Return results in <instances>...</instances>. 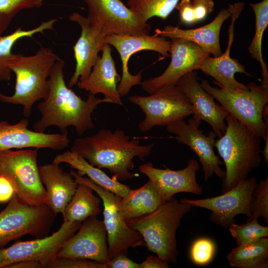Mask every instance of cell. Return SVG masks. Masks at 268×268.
Returning a JSON list of instances; mask_svg holds the SVG:
<instances>
[{
    "label": "cell",
    "instance_id": "6da1fadb",
    "mask_svg": "<svg viewBox=\"0 0 268 268\" xmlns=\"http://www.w3.org/2000/svg\"><path fill=\"white\" fill-rule=\"evenodd\" d=\"M65 65L60 59L52 67L48 78V95L37 105L41 118L33 129L44 133L48 127L56 126L63 133L68 132V127H73L77 134L81 135L94 128L91 115L98 105L112 102L90 92L86 100L82 99L67 86L63 72Z\"/></svg>",
    "mask_w": 268,
    "mask_h": 268
},
{
    "label": "cell",
    "instance_id": "7a4b0ae2",
    "mask_svg": "<svg viewBox=\"0 0 268 268\" xmlns=\"http://www.w3.org/2000/svg\"><path fill=\"white\" fill-rule=\"evenodd\" d=\"M154 143L141 145L136 138L130 139L122 130L112 132L102 129L94 134L76 138L70 151L85 159L98 168H106L118 180L132 179L134 167L133 159L138 157L144 161Z\"/></svg>",
    "mask_w": 268,
    "mask_h": 268
},
{
    "label": "cell",
    "instance_id": "3957f363",
    "mask_svg": "<svg viewBox=\"0 0 268 268\" xmlns=\"http://www.w3.org/2000/svg\"><path fill=\"white\" fill-rule=\"evenodd\" d=\"M60 58L48 48H41L33 55L12 54L8 66L15 75L14 93H0V101L23 106V115L29 117L34 104L45 99L49 93L48 78L55 63Z\"/></svg>",
    "mask_w": 268,
    "mask_h": 268
},
{
    "label": "cell",
    "instance_id": "277c9868",
    "mask_svg": "<svg viewBox=\"0 0 268 268\" xmlns=\"http://www.w3.org/2000/svg\"><path fill=\"white\" fill-rule=\"evenodd\" d=\"M225 122V132L214 144L225 166L222 193L248 178L262 161V138L229 114Z\"/></svg>",
    "mask_w": 268,
    "mask_h": 268
},
{
    "label": "cell",
    "instance_id": "5b68a950",
    "mask_svg": "<svg viewBox=\"0 0 268 268\" xmlns=\"http://www.w3.org/2000/svg\"><path fill=\"white\" fill-rule=\"evenodd\" d=\"M192 207L172 198L153 212L126 221L140 234L149 251L168 263H175L178 256L176 231L182 218Z\"/></svg>",
    "mask_w": 268,
    "mask_h": 268
},
{
    "label": "cell",
    "instance_id": "8992f818",
    "mask_svg": "<svg viewBox=\"0 0 268 268\" xmlns=\"http://www.w3.org/2000/svg\"><path fill=\"white\" fill-rule=\"evenodd\" d=\"M201 86L216 99L229 114L250 131L265 139L268 135V123H265L263 109L268 104V91L254 82H250L248 90L219 88L210 85L204 79Z\"/></svg>",
    "mask_w": 268,
    "mask_h": 268
},
{
    "label": "cell",
    "instance_id": "52a82bcc",
    "mask_svg": "<svg viewBox=\"0 0 268 268\" xmlns=\"http://www.w3.org/2000/svg\"><path fill=\"white\" fill-rule=\"evenodd\" d=\"M56 215L46 204H29L15 193L0 212V248L24 235L48 236Z\"/></svg>",
    "mask_w": 268,
    "mask_h": 268
},
{
    "label": "cell",
    "instance_id": "ba28073f",
    "mask_svg": "<svg viewBox=\"0 0 268 268\" xmlns=\"http://www.w3.org/2000/svg\"><path fill=\"white\" fill-rule=\"evenodd\" d=\"M37 148L0 151V176L11 183L15 193L31 204H46L47 194L40 176Z\"/></svg>",
    "mask_w": 268,
    "mask_h": 268
},
{
    "label": "cell",
    "instance_id": "9c48e42d",
    "mask_svg": "<svg viewBox=\"0 0 268 268\" xmlns=\"http://www.w3.org/2000/svg\"><path fill=\"white\" fill-rule=\"evenodd\" d=\"M75 181L90 188L100 198L103 205V222L106 230L110 259L120 254L127 255L130 248L144 246L142 236L127 224L121 211V197L97 185L77 171H70Z\"/></svg>",
    "mask_w": 268,
    "mask_h": 268
},
{
    "label": "cell",
    "instance_id": "30bf717a",
    "mask_svg": "<svg viewBox=\"0 0 268 268\" xmlns=\"http://www.w3.org/2000/svg\"><path fill=\"white\" fill-rule=\"evenodd\" d=\"M129 100L145 114L138 125L144 133L156 126H166L184 120L194 113L190 102L177 85L149 96H131Z\"/></svg>",
    "mask_w": 268,
    "mask_h": 268
},
{
    "label": "cell",
    "instance_id": "8fae6325",
    "mask_svg": "<svg viewBox=\"0 0 268 268\" xmlns=\"http://www.w3.org/2000/svg\"><path fill=\"white\" fill-rule=\"evenodd\" d=\"M82 222L64 221L59 229L46 237L17 241L7 248H0V268L23 261H36L44 268L56 257L61 245L78 230Z\"/></svg>",
    "mask_w": 268,
    "mask_h": 268
},
{
    "label": "cell",
    "instance_id": "7c38bea8",
    "mask_svg": "<svg viewBox=\"0 0 268 268\" xmlns=\"http://www.w3.org/2000/svg\"><path fill=\"white\" fill-rule=\"evenodd\" d=\"M257 183V178H248L220 196L198 200L184 198L180 201L192 207L209 210L210 220L228 228L235 223V217L238 215H245L248 220L251 218L252 194Z\"/></svg>",
    "mask_w": 268,
    "mask_h": 268
},
{
    "label": "cell",
    "instance_id": "4fadbf2b",
    "mask_svg": "<svg viewBox=\"0 0 268 268\" xmlns=\"http://www.w3.org/2000/svg\"><path fill=\"white\" fill-rule=\"evenodd\" d=\"M88 6L87 18L108 35H148L150 25L121 0H83Z\"/></svg>",
    "mask_w": 268,
    "mask_h": 268
},
{
    "label": "cell",
    "instance_id": "5bb4252c",
    "mask_svg": "<svg viewBox=\"0 0 268 268\" xmlns=\"http://www.w3.org/2000/svg\"><path fill=\"white\" fill-rule=\"evenodd\" d=\"M171 39V60L167 68L160 75L141 82L142 89L150 95L176 86L182 76L198 69L201 62L210 55L192 42L182 38Z\"/></svg>",
    "mask_w": 268,
    "mask_h": 268
},
{
    "label": "cell",
    "instance_id": "9a60e30c",
    "mask_svg": "<svg viewBox=\"0 0 268 268\" xmlns=\"http://www.w3.org/2000/svg\"><path fill=\"white\" fill-rule=\"evenodd\" d=\"M170 41L154 35L134 36L130 34H111L106 36L105 43L113 46L119 53L122 62V75L117 89L121 97L127 95L132 88L141 82V72L132 74L129 70L128 62L130 57L141 51L156 52L164 57L170 56Z\"/></svg>",
    "mask_w": 268,
    "mask_h": 268
},
{
    "label": "cell",
    "instance_id": "2e32d148",
    "mask_svg": "<svg viewBox=\"0 0 268 268\" xmlns=\"http://www.w3.org/2000/svg\"><path fill=\"white\" fill-rule=\"evenodd\" d=\"M77 231L63 243L56 258L85 259L107 264L111 259L103 221L97 216L89 217Z\"/></svg>",
    "mask_w": 268,
    "mask_h": 268
},
{
    "label": "cell",
    "instance_id": "e0dca14e",
    "mask_svg": "<svg viewBox=\"0 0 268 268\" xmlns=\"http://www.w3.org/2000/svg\"><path fill=\"white\" fill-rule=\"evenodd\" d=\"M201 121L192 117L187 123L184 120L166 126L167 131L174 134V139L190 147L199 157L204 173V179L207 181L215 174L223 179L225 172L220 165L223 162L214 151L216 135L210 131L206 135L199 127Z\"/></svg>",
    "mask_w": 268,
    "mask_h": 268
},
{
    "label": "cell",
    "instance_id": "ac0fdd59",
    "mask_svg": "<svg viewBox=\"0 0 268 268\" xmlns=\"http://www.w3.org/2000/svg\"><path fill=\"white\" fill-rule=\"evenodd\" d=\"M68 18L78 23L81 28L80 35L73 47L76 64L74 72L68 83V87H71L79 80L88 76L100 57L98 54L103 49L108 34L77 12L72 13Z\"/></svg>",
    "mask_w": 268,
    "mask_h": 268
},
{
    "label": "cell",
    "instance_id": "d6986e66",
    "mask_svg": "<svg viewBox=\"0 0 268 268\" xmlns=\"http://www.w3.org/2000/svg\"><path fill=\"white\" fill-rule=\"evenodd\" d=\"M200 169L198 161L194 158L188 161L185 168L179 170L157 168L151 162L139 167V171L148 178L164 202L179 193L201 195L203 189L196 179V173Z\"/></svg>",
    "mask_w": 268,
    "mask_h": 268
},
{
    "label": "cell",
    "instance_id": "ffe728a7",
    "mask_svg": "<svg viewBox=\"0 0 268 268\" xmlns=\"http://www.w3.org/2000/svg\"><path fill=\"white\" fill-rule=\"evenodd\" d=\"M28 126L26 118L14 124L0 121V151L29 148L61 150L67 147L70 142L68 132L46 134L31 130Z\"/></svg>",
    "mask_w": 268,
    "mask_h": 268
},
{
    "label": "cell",
    "instance_id": "44dd1931",
    "mask_svg": "<svg viewBox=\"0 0 268 268\" xmlns=\"http://www.w3.org/2000/svg\"><path fill=\"white\" fill-rule=\"evenodd\" d=\"M198 79L197 73L193 70L182 76L177 86L192 104L193 117L207 123L219 138L225 132V119L229 113L222 106L215 103L214 97L201 86Z\"/></svg>",
    "mask_w": 268,
    "mask_h": 268
},
{
    "label": "cell",
    "instance_id": "7402d4cb",
    "mask_svg": "<svg viewBox=\"0 0 268 268\" xmlns=\"http://www.w3.org/2000/svg\"><path fill=\"white\" fill-rule=\"evenodd\" d=\"M231 23L228 30V42L225 52L218 57L207 56L201 62L198 69L214 79L215 81L213 82L216 85L229 89L248 90V86L237 81L235 74L238 72L249 76L252 75L238 61L230 56L234 37V23L243 10L244 4L237 2L231 4Z\"/></svg>",
    "mask_w": 268,
    "mask_h": 268
},
{
    "label": "cell",
    "instance_id": "603a6c76",
    "mask_svg": "<svg viewBox=\"0 0 268 268\" xmlns=\"http://www.w3.org/2000/svg\"><path fill=\"white\" fill-rule=\"evenodd\" d=\"M111 46L105 43L99 57L88 76L79 80L77 85L80 89L85 90L93 95L102 93L104 98L112 103L122 105L121 97L117 89L121 76L118 73L114 60L112 56Z\"/></svg>",
    "mask_w": 268,
    "mask_h": 268
},
{
    "label": "cell",
    "instance_id": "cb8c5ba5",
    "mask_svg": "<svg viewBox=\"0 0 268 268\" xmlns=\"http://www.w3.org/2000/svg\"><path fill=\"white\" fill-rule=\"evenodd\" d=\"M231 4L227 8L222 9L210 23L201 27L192 29H182L178 27L167 25L162 29L157 28L155 34L164 38H182L199 46L209 55L218 57L222 55L219 36L224 22L230 17Z\"/></svg>",
    "mask_w": 268,
    "mask_h": 268
},
{
    "label": "cell",
    "instance_id": "d4e9b609",
    "mask_svg": "<svg viewBox=\"0 0 268 268\" xmlns=\"http://www.w3.org/2000/svg\"><path fill=\"white\" fill-rule=\"evenodd\" d=\"M54 162L39 166L41 181L47 194L46 204L56 215L63 213L78 184L69 172H65Z\"/></svg>",
    "mask_w": 268,
    "mask_h": 268
},
{
    "label": "cell",
    "instance_id": "484cf974",
    "mask_svg": "<svg viewBox=\"0 0 268 268\" xmlns=\"http://www.w3.org/2000/svg\"><path fill=\"white\" fill-rule=\"evenodd\" d=\"M53 162L60 164L66 163L73 169L77 170L80 174H85L97 185L123 198L131 190L129 186L120 182L116 178L110 177L100 168L88 163L80 155L70 150L57 155Z\"/></svg>",
    "mask_w": 268,
    "mask_h": 268
},
{
    "label": "cell",
    "instance_id": "4316f807",
    "mask_svg": "<svg viewBox=\"0 0 268 268\" xmlns=\"http://www.w3.org/2000/svg\"><path fill=\"white\" fill-rule=\"evenodd\" d=\"M164 202L150 181L138 189L132 190L120 201L121 211L125 220L149 214Z\"/></svg>",
    "mask_w": 268,
    "mask_h": 268
},
{
    "label": "cell",
    "instance_id": "83f0119b",
    "mask_svg": "<svg viewBox=\"0 0 268 268\" xmlns=\"http://www.w3.org/2000/svg\"><path fill=\"white\" fill-rule=\"evenodd\" d=\"M62 214L64 221L82 222L91 216L101 213V199L94 195L89 187L79 184Z\"/></svg>",
    "mask_w": 268,
    "mask_h": 268
},
{
    "label": "cell",
    "instance_id": "f1b7e54d",
    "mask_svg": "<svg viewBox=\"0 0 268 268\" xmlns=\"http://www.w3.org/2000/svg\"><path fill=\"white\" fill-rule=\"evenodd\" d=\"M229 264L237 268L268 267V238L238 245L227 255Z\"/></svg>",
    "mask_w": 268,
    "mask_h": 268
},
{
    "label": "cell",
    "instance_id": "f546056e",
    "mask_svg": "<svg viewBox=\"0 0 268 268\" xmlns=\"http://www.w3.org/2000/svg\"><path fill=\"white\" fill-rule=\"evenodd\" d=\"M255 16V33L248 47L251 57L258 61L262 68V80L261 86L268 91V70L262 55V39L264 32L268 25V0L257 3H250Z\"/></svg>",
    "mask_w": 268,
    "mask_h": 268
},
{
    "label": "cell",
    "instance_id": "4dcf8cb0",
    "mask_svg": "<svg viewBox=\"0 0 268 268\" xmlns=\"http://www.w3.org/2000/svg\"><path fill=\"white\" fill-rule=\"evenodd\" d=\"M58 19L53 18L42 22L39 26L30 30H23L20 27L14 32L5 36L0 34V81H9L12 71L8 66V61L12 53L11 50L15 43L25 37H32L38 33L47 30H54L53 26Z\"/></svg>",
    "mask_w": 268,
    "mask_h": 268
},
{
    "label": "cell",
    "instance_id": "1f68e13d",
    "mask_svg": "<svg viewBox=\"0 0 268 268\" xmlns=\"http://www.w3.org/2000/svg\"><path fill=\"white\" fill-rule=\"evenodd\" d=\"M180 0H128V6L144 21L154 17L166 19Z\"/></svg>",
    "mask_w": 268,
    "mask_h": 268
},
{
    "label": "cell",
    "instance_id": "d6a6232c",
    "mask_svg": "<svg viewBox=\"0 0 268 268\" xmlns=\"http://www.w3.org/2000/svg\"><path fill=\"white\" fill-rule=\"evenodd\" d=\"M213 0H180L175 7L182 23L193 24L204 19L213 9Z\"/></svg>",
    "mask_w": 268,
    "mask_h": 268
},
{
    "label": "cell",
    "instance_id": "836d02e7",
    "mask_svg": "<svg viewBox=\"0 0 268 268\" xmlns=\"http://www.w3.org/2000/svg\"><path fill=\"white\" fill-rule=\"evenodd\" d=\"M257 219H252L240 225L234 223L228 227L230 234L236 240L237 246L268 237V227L261 225Z\"/></svg>",
    "mask_w": 268,
    "mask_h": 268
},
{
    "label": "cell",
    "instance_id": "e575fe53",
    "mask_svg": "<svg viewBox=\"0 0 268 268\" xmlns=\"http://www.w3.org/2000/svg\"><path fill=\"white\" fill-rule=\"evenodd\" d=\"M251 217L248 220L262 217L268 223V177L257 183L253 191L251 204Z\"/></svg>",
    "mask_w": 268,
    "mask_h": 268
},
{
    "label": "cell",
    "instance_id": "d590c367",
    "mask_svg": "<svg viewBox=\"0 0 268 268\" xmlns=\"http://www.w3.org/2000/svg\"><path fill=\"white\" fill-rule=\"evenodd\" d=\"M34 7L37 5L30 0H0V34L8 28L18 12Z\"/></svg>",
    "mask_w": 268,
    "mask_h": 268
},
{
    "label": "cell",
    "instance_id": "8d00e7d4",
    "mask_svg": "<svg viewBox=\"0 0 268 268\" xmlns=\"http://www.w3.org/2000/svg\"><path fill=\"white\" fill-rule=\"evenodd\" d=\"M215 252V245L212 240L201 238L193 243L190 249V257L195 264L205 266L212 261Z\"/></svg>",
    "mask_w": 268,
    "mask_h": 268
},
{
    "label": "cell",
    "instance_id": "74e56055",
    "mask_svg": "<svg viewBox=\"0 0 268 268\" xmlns=\"http://www.w3.org/2000/svg\"><path fill=\"white\" fill-rule=\"evenodd\" d=\"M48 268H108L106 264L81 258H56L47 266Z\"/></svg>",
    "mask_w": 268,
    "mask_h": 268
},
{
    "label": "cell",
    "instance_id": "f35d334b",
    "mask_svg": "<svg viewBox=\"0 0 268 268\" xmlns=\"http://www.w3.org/2000/svg\"><path fill=\"white\" fill-rule=\"evenodd\" d=\"M108 268H139V264L134 262L125 254H120L111 259L107 264Z\"/></svg>",
    "mask_w": 268,
    "mask_h": 268
},
{
    "label": "cell",
    "instance_id": "ab89813d",
    "mask_svg": "<svg viewBox=\"0 0 268 268\" xmlns=\"http://www.w3.org/2000/svg\"><path fill=\"white\" fill-rule=\"evenodd\" d=\"M15 194L10 181L5 176H0V203L8 202Z\"/></svg>",
    "mask_w": 268,
    "mask_h": 268
},
{
    "label": "cell",
    "instance_id": "60d3db41",
    "mask_svg": "<svg viewBox=\"0 0 268 268\" xmlns=\"http://www.w3.org/2000/svg\"><path fill=\"white\" fill-rule=\"evenodd\" d=\"M139 268H169L168 263L158 256H149L145 260L139 264Z\"/></svg>",
    "mask_w": 268,
    "mask_h": 268
},
{
    "label": "cell",
    "instance_id": "b9f144b4",
    "mask_svg": "<svg viewBox=\"0 0 268 268\" xmlns=\"http://www.w3.org/2000/svg\"><path fill=\"white\" fill-rule=\"evenodd\" d=\"M39 262L32 261H23L10 265L7 268H43Z\"/></svg>",
    "mask_w": 268,
    "mask_h": 268
},
{
    "label": "cell",
    "instance_id": "7bdbcfd3",
    "mask_svg": "<svg viewBox=\"0 0 268 268\" xmlns=\"http://www.w3.org/2000/svg\"><path fill=\"white\" fill-rule=\"evenodd\" d=\"M265 145L263 150L261 151L264 161L268 165V135L265 138Z\"/></svg>",
    "mask_w": 268,
    "mask_h": 268
},
{
    "label": "cell",
    "instance_id": "ee69618b",
    "mask_svg": "<svg viewBox=\"0 0 268 268\" xmlns=\"http://www.w3.org/2000/svg\"><path fill=\"white\" fill-rule=\"evenodd\" d=\"M32 1L37 5V7L41 6L43 4V2L45 0H30Z\"/></svg>",
    "mask_w": 268,
    "mask_h": 268
}]
</instances>
